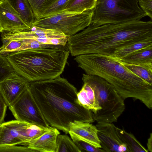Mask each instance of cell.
<instances>
[{
  "label": "cell",
  "mask_w": 152,
  "mask_h": 152,
  "mask_svg": "<svg viewBox=\"0 0 152 152\" xmlns=\"http://www.w3.org/2000/svg\"><path fill=\"white\" fill-rule=\"evenodd\" d=\"M152 42V20H134L117 24L87 27L68 37L71 56L97 54L112 57L120 50L134 44Z\"/></svg>",
  "instance_id": "cell-1"
},
{
  "label": "cell",
  "mask_w": 152,
  "mask_h": 152,
  "mask_svg": "<svg viewBox=\"0 0 152 152\" xmlns=\"http://www.w3.org/2000/svg\"><path fill=\"white\" fill-rule=\"evenodd\" d=\"M32 94L48 125L68 133L71 124L94 121L92 112L80 105L77 88L66 79L30 82Z\"/></svg>",
  "instance_id": "cell-2"
},
{
  "label": "cell",
  "mask_w": 152,
  "mask_h": 152,
  "mask_svg": "<svg viewBox=\"0 0 152 152\" xmlns=\"http://www.w3.org/2000/svg\"><path fill=\"white\" fill-rule=\"evenodd\" d=\"M74 60L88 75H96L112 85L123 99L132 98L152 108V84L130 71L118 60L97 54H82Z\"/></svg>",
  "instance_id": "cell-3"
},
{
  "label": "cell",
  "mask_w": 152,
  "mask_h": 152,
  "mask_svg": "<svg viewBox=\"0 0 152 152\" xmlns=\"http://www.w3.org/2000/svg\"><path fill=\"white\" fill-rule=\"evenodd\" d=\"M65 47L47 45L5 56L14 70L30 82L52 79L60 76L67 63L70 53Z\"/></svg>",
  "instance_id": "cell-4"
},
{
  "label": "cell",
  "mask_w": 152,
  "mask_h": 152,
  "mask_svg": "<svg viewBox=\"0 0 152 152\" xmlns=\"http://www.w3.org/2000/svg\"><path fill=\"white\" fill-rule=\"evenodd\" d=\"M83 81L88 83L94 90L95 97L101 109L93 114L97 122L112 123L117 122L125 109L124 100L114 87L99 76L83 74Z\"/></svg>",
  "instance_id": "cell-5"
},
{
  "label": "cell",
  "mask_w": 152,
  "mask_h": 152,
  "mask_svg": "<svg viewBox=\"0 0 152 152\" xmlns=\"http://www.w3.org/2000/svg\"><path fill=\"white\" fill-rule=\"evenodd\" d=\"M138 0H97L91 23L96 26L140 20L146 16Z\"/></svg>",
  "instance_id": "cell-6"
},
{
  "label": "cell",
  "mask_w": 152,
  "mask_h": 152,
  "mask_svg": "<svg viewBox=\"0 0 152 152\" xmlns=\"http://www.w3.org/2000/svg\"><path fill=\"white\" fill-rule=\"evenodd\" d=\"M94 9L80 13L63 11L48 17L36 20L31 26L59 30L67 37L74 35L91 23Z\"/></svg>",
  "instance_id": "cell-7"
},
{
  "label": "cell",
  "mask_w": 152,
  "mask_h": 152,
  "mask_svg": "<svg viewBox=\"0 0 152 152\" xmlns=\"http://www.w3.org/2000/svg\"><path fill=\"white\" fill-rule=\"evenodd\" d=\"M3 42L11 40H28L42 45L65 46L68 37L61 31L31 26L28 31L18 32H3L1 34Z\"/></svg>",
  "instance_id": "cell-8"
},
{
  "label": "cell",
  "mask_w": 152,
  "mask_h": 152,
  "mask_svg": "<svg viewBox=\"0 0 152 152\" xmlns=\"http://www.w3.org/2000/svg\"><path fill=\"white\" fill-rule=\"evenodd\" d=\"M8 107L16 120L44 126H50L34 99L30 85Z\"/></svg>",
  "instance_id": "cell-9"
},
{
  "label": "cell",
  "mask_w": 152,
  "mask_h": 152,
  "mask_svg": "<svg viewBox=\"0 0 152 152\" xmlns=\"http://www.w3.org/2000/svg\"><path fill=\"white\" fill-rule=\"evenodd\" d=\"M31 124L17 120L4 122L1 124L0 145L28 146L31 141Z\"/></svg>",
  "instance_id": "cell-10"
},
{
  "label": "cell",
  "mask_w": 152,
  "mask_h": 152,
  "mask_svg": "<svg viewBox=\"0 0 152 152\" xmlns=\"http://www.w3.org/2000/svg\"><path fill=\"white\" fill-rule=\"evenodd\" d=\"M31 29L8 0H0V32H18Z\"/></svg>",
  "instance_id": "cell-11"
},
{
  "label": "cell",
  "mask_w": 152,
  "mask_h": 152,
  "mask_svg": "<svg viewBox=\"0 0 152 152\" xmlns=\"http://www.w3.org/2000/svg\"><path fill=\"white\" fill-rule=\"evenodd\" d=\"M102 149L105 152H129L112 123L97 122L95 125Z\"/></svg>",
  "instance_id": "cell-12"
},
{
  "label": "cell",
  "mask_w": 152,
  "mask_h": 152,
  "mask_svg": "<svg viewBox=\"0 0 152 152\" xmlns=\"http://www.w3.org/2000/svg\"><path fill=\"white\" fill-rule=\"evenodd\" d=\"M30 83V82L14 71L0 83V92L8 107L13 103Z\"/></svg>",
  "instance_id": "cell-13"
},
{
  "label": "cell",
  "mask_w": 152,
  "mask_h": 152,
  "mask_svg": "<svg viewBox=\"0 0 152 152\" xmlns=\"http://www.w3.org/2000/svg\"><path fill=\"white\" fill-rule=\"evenodd\" d=\"M68 133L94 146L101 148L96 126L88 122L71 124Z\"/></svg>",
  "instance_id": "cell-14"
},
{
  "label": "cell",
  "mask_w": 152,
  "mask_h": 152,
  "mask_svg": "<svg viewBox=\"0 0 152 152\" xmlns=\"http://www.w3.org/2000/svg\"><path fill=\"white\" fill-rule=\"evenodd\" d=\"M59 131L53 127L38 138L30 142L28 147L35 152H56V140Z\"/></svg>",
  "instance_id": "cell-15"
},
{
  "label": "cell",
  "mask_w": 152,
  "mask_h": 152,
  "mask_svg": "<svg viewBox=\"0 0 152 152\" xmlns=\"http://www.w3.org/2000/svg\"><path fill=\"white\" fill-rule=\"evenodd\" d=\"M117 60L123 63L152 69V46L135 51L120 59Z\"/></svg>",
  "instance_id": "cell-16"
},
{
  "label": "cell",
  "mask_w": 152,
  "mask_h": 152,
  "mask_svg": "<svg viewBox=\"0 0 152 152\" xmlns=\"http://www.w3.org/2000/svg\"><path fill=\"white\" fill-rule=\"evenodd\" d=\"M83 82L82 87L77 94L78 102L83 107L91 110L93 114H95L101 108L96 100L93 88L87 82Z\"/></svg>",
  "instance_id": "cell-17"
},
{
  "label": "cell",
  "mask_w": 152,
  "mask_h": 152,
  "mask_svg": "<svg viewBox=\"0 0 152 152\" xmlns=\"http://www.w3.org/2000/svg\"><path fill=\"white\" fill-rule=\"evenodd\" d=\"M8 0L24 21L31 27L36 20V17L27 0Z\"/></svg>",
  "instance_id": "cell-18"
},
{
  "label": "cell",
  "mask_w": 152,
  "mask_h": 152,
  "mask_svg": "<svg viewBox=\"0 0 152 152\" xmlns=\"http://www.w3.org/2000/svg\"><path fill=\"white\" fill-rule=\"evenodd\" d=\"M115 129L118 135L126 146L129 152H148L133 134L128 133L124 129H121L116 126Z\"/></svg>",
  "instance_id": "cell-19"
},
{
  "label": "cell",
  "mask_w": 152,
  "mask_h": 152,
  "mask_svg": "<svg viewBox=\"0 0 152 152\" xmlns=\"http://www.w3.org/2000/svg\"><path fill=\"white\" fill-rule=\"evenodd\" d=\"M97 0H73L64 11L71 13H80L94 9Z\"/></svg>",
  "instance_id": "cell-20"
},
{
  "label": "cell",
  "mask_w": 152,
  "mask_h": 152,
  "mask_svg": "<svg viewBox=\"0 0 152 152\" xmlns=\"http://www.w3.org/2000/svg\"><path fill=\"white\" fill-rule=\"evenodd\" d=\"M56 152H81L73 140L66 134H58Z\"/></svg>",
  "instance_id": "cell-21"
},
{
  "label": "cell",
  "mask_w": 152,
  "mask_h": 152,
  "mask_svg": "<svg viewBox=\"0 0 152 152\" xmlns=\"http://www.w3.org/2000/svg\"><path fill=\"white\" fill-rule=\"evenodd\" d=\"M120 62L138 76L152 84V69L142 66L130 64Z\"/></svg>",
  "instance_id": "cell-22"
},
{
  "label": "cell",
  "mask_w": 152,
  "mask_h": 152,
  "mask_svg": "<svg viewBox=\"0 0 152 152\" xmlns=\"http://www.w3.org/2000/svg\"><path fill=\"white\" fill-rule=\"evenodd\" d=\"M57 0H27L35 15L36 20L40 18L43 13Z\"/></svg>",
  "instance_id": "cell-23"
},
{
  "label": "cell",
  "mask_w": 152,
  "mask_h": 152,
  "mask_svg": "<svg viewBox=\"0 0 152 152\" xmlns=\"http://www.w3.org/2000/svg\"><path fill=\"white\" fill-rule=\"evenodd\" d=\"M151 46L152 42L137 43L120 50L115 53L112 57L120 59L134 51Z\"/></svg>",
  "instance_id": "cell-24"
},
{
  "label": "cell",
  "mask_w": 152,
  "mask_h": 152,
  "mask_svg": "<svg viewBox=\"0 0 152 152\" xmlns=\"http://www.w3.org/2000/svg\"><path fill=\"white\" fill-rule=\"evenodd\" d=\"M72 0H56L43 13L39 19L62 12Z\"/></svg>",
  "instance_id": "cell-25"
},
{
  "label": "cell",
  "mask_w": 152,
  "mask_h": 152,
  "mask_svg": "<svg viewBox=\"0 0 152 152\" xmlns=\"http://www.w3.org/2000/svg\"><path fill=\"white\" fill-rule=\"evenodd\" d=\"M14 71L6 57L0 54V83L7 78Z\"/></svg>",
  "instance_id": "cell-26"
},
{
  "label": "cell",
  "mask_w": 152,
  "mask_h": 152,
  "mask_svg": "<svg viewBox=\"0 0 152 152\" xmlns=\"http://www.w3.org/2000/svg\"><path fill=\"white\" fill-rule=\"evenodd\" d=\"M71 138L74 142L82 152H105L102 149L96 148L93 145L83 141L77 137L72 135H70Z\"/></svg>",
  "instance_id": "cell-27"
},
{
  "label": "cell",
  "mask_w": 152,
  "mask_h": 152,
  "mask_svg": "<svg viewBox=\"0 0 152 152\" xmlns=\"http://www.w3.org/2000/svg\"><path fill=\"white\" fill-rule=\"evenodd\" d=\"M0 152H35L28 146L22 145H0Z\"/></svg>",
  "instance_id": "cell-28"
},
{
  "label": "cell",
  "mask_w": 152,
  "mask_h": 152,
  "mask_svg": "<svg viewBox=\"0 0 152 152\" xmlns=\"http://www.w3.org/2000/svg\"><path fill=\"white\" fill-rule=\"evenodd\" d=\"M141 9L152 19V0H138Z\"/></svg>",
  "instance_id": "cell-29"
},
{
  "label": "cell",
  "mask_w": 152,
  "mask_h": 152,
  "mask_svg": "<svg viewBox=\"0 0 152 152\" xmlns=\"http://www.w3.org/2000/svg\"><path fill=\"white\" fill-rule=\"evenodd\" d=\"M8 105L0 92V124L4 122Z\"/></svg>",
  "instance_id": "cell-30"
},
{
  "label": "cell",
  "mask_w": 152,
  "mask_h": 152,
  "mask_svg": "<svg viewBox=\"0 0 152 152\" xmlns=\"http://www.w3.org/2000/svg\"><path fill=\"white\" fill-rule=\"evenodd\" d=\"M147 150L148 151L152 152V133L150 134V136L148 139L147 143Z\"/></svg>",
  "instance_id": "cell-31"
},
{
  "label": "cell",
  "mask_w": 152,
  "mask_h": 152,
  "mask_svg": "<svg viewBox=\"0 0 152 152\" xmlns=\"http://www.w3.org/2000/svg\"><path fill=\"white\" fill-rule=\"evenodd\" d=\"M1 124H0V134H1V129H2V127H1Z\"/></svg>",
  "instance_id": "cell-32"
}]
</instances>
